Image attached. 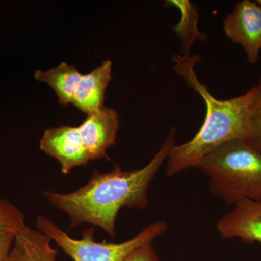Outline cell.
<instances>
[{
    "instance_id": "6",
    "label": "cell",
    "mask_w": 261,
    "mask_h": 261,
    "mask_svg": "<svg viewBox=\"0 0 261 261\" xmlns=\"http://www.w3.org/2000/svg\"><path fill=\"white\" fill-rule=\"evenodd\" d=\"M44 153L59 162L61 172L67 175L73 168L91 161L78 127L62 126L44 130L40 142Z\"/></svg>"
},
{
    "instance_id": "10",
    "label": "cell",
    "mask_w": 261,
    "mask_h": 261,
    "mask_svg": "<svg viewBox=\"0 0 261 261\" xmlns=\"http://www.w3.org/2000/svg\"><path fill=\"white\" fill-rule=\"evenodd\" d=\"M45 234L25 226L16 235L6 261H58V250Z\"/></svg>"
},
{
    "instance_id": "13",
    "label": "cell",
    "mask_w": 261,
    "mask_h": 261,
    "mask_svg": "<svg viewBox=\"0 0 261 261\" xmlns=\"http://www.w3.org/2000/svg\"><path fill=\"white\" fill-rule=\"evenodd\" d=\"M25 227L23 213L9 201L0 200V234L16 235Z\"/></svg>"
},
{
    "instance_id": "2",
    "label": "cell",
    "mask_w": 261,
    "mask_h": 261,
    "mask_svg": "<svg viewBox=\"0 0 261 261\" xmlns=\"http://www.w3.org/2000/svg\"><path fill=\"white\" fill-rule=\"evenodd\" d=\"M200 56L173 57L175 71L181 75L205 101V118L193 138L175 145L167 159L166 175L171 177L191 168H198L206 155L229 141L246 140L250 134V117L257 94V85L246 93L227 100H219L201 83L195 71Z\"/></svg>"
},
{
    "instance_id": "9",
    "label": "cell",
    "mask_w": 261,
    "mask_h": 261,
    "mask_svg": "<svg viewBox=\"0 0 261 261\" xmlns=\"http://www.w3.org/2000/svg\"><path fill=\"white\" fill-rule=\"evenodd\" d=\"M112 75V62L106 61L88 74L83 75L73 104L86 114L96 112L104 106L105 93Z\"/></svg>"
},
{
    "instance_id": "8",
    "label": "cell",
    "mask_w": 261,
    "mask_h": 261,
    "mask_svg": "<svg viewBox=\"0 0 261 261\" xmlns=\"http://www.w3.org/2000/svg\"><path fill=\"white\" fill-rule=\"evenodd\" d=\"M119 121L116 110L103 106L87 115L79 126L91 161L106 157V151L116 144Z\"/></svg>"
},
{
    "instance_id": "4",
    "label": "cell",
    "mask_w": 261,
    "mask_h": 261,
    "mask_svg": "<svg viewBox=\"0 0 261 261\" xmlns=\"http://www.w3.org/2000/svg\"><path fill=\"white\" fill-rule=\"evenodd\" d=\"M166 221L148 225L133 238L122 243H107L94 240V228L84 231L82 238L74 239L45 216L37 218V230L56 242L73 261H123L134 249L152 241L168 229Z\"/></svg>"
},
{
    "instance_id": "11",
    "label": "cell",
    "mask_w": 261,
    "mask_h": 261,
    "mask_svg": "<svg viewBox=\"0 0 261 261\" xmlns=\"http://www.w3.org/2000/svg\"><path fill=\"white\" fill-rule=\"evenodd\" d=\"M35 78L40 82L49 84L56 92L60 104L73 103L75 94L83 75L73 65L62 62L56 68L47 71L38 70L35 72Z\"/></svg>"
},
{
    "instance_id": "1",
    "label": "cell",
    "mask_w": 261,
    "mask_h": 261,
    "mask_svg": "<svg viewBox=\"0 0 261 261\" xmlns=\"http://www.w3.org/2000/svg\"><path fill=\"white\" fill-rule=\"evenodd\" d=\"M175 142L176 129L171 128L158 152L143 168L123 171L116 165L109 172L95 170L89 181L75 191L61 193L46 190L44 197L51 206L67 214L70 228L88 223L115 238L117 216L121 209H145L148 205L149 187L161 165L167 161Z\"/></svg>"
},
{
    "instance_id": "12",
    "label": "cell",
    "mask_w": 261,
    "mask_h": 261,
    "mask_svg": "<svg viewBox=\"0 0 261 261\" xmlns=\"http://www.w3.org/2000/svg\"><path fill=\"white\" fill-rule=\"evenodd\" d=\"M166 6L173 7L179 10L181 18L172 29L181 40V56H190L192 45L197 40L206 41L207 37L198 28L199 14L195 5L189 0H169Z\"/></svg>"
},
{
    "instance_id": "5",
    "label": "cell",
    "mask_w": 261,
    "mask_h": 261,
    "mask_svg": "<svg viewBox=\"0 0 261 261\" xmlns=\"http://www.w3.org/2000/svg\"><path fill=\"white\" fill-rule=\"evenodd\" d=\"M223 25L231 42L243 47L248 63H256L261 50V8L256 2L243 0L237 3Z\"/></svg>"
},
{
    "instance_id": "7",
    "label": "cell",
    "mask_w": 261,
    "mask_h": 261,
    "mask_svg": "<svg viewBox=\"0 0 261 261\" xmlns=\"http://www.w3.org/2000/svg\"><path fill=\"white\" fill-rule=\"evenodd\" d=\"M216 229L223 238L261 244V200H245L234 204L220 218Z\"/></svg>"
},
{
    "instance_id": "17",
    "label": "cell",
    "mask_w": 261,
    "mask_h": 261,
    "mask_svg": "<svg viewBox=\"0 0 261 261\" xmlns=\"http://www.w3.org/2000/svg\"><path fill=\"white\" fill-rule=\"evenodd\" d=\"M256 3H257V5H258L259 6H260L261 8V0H257V1H256Z\"/></svg>"
},
{
    "instance_id": "3",
    "label": "cell",
    "mask_w": 261,
    "mask_h": 261,
    "mask_svg": "<svg viewBox=\"0 0 261 261\" xmlns=\"http://www.w3.org/2000/svg\"><path fill=\"white\" fill-rule=\"evenodd\" d=\"M209 189L228 205L261 200V152L245 140L229 141L206 155L200 166Z\"/></svg>"
},
{
    "instance_id": "16",
    "label": "cell",
    "mask_w": 261,
    "mask_h": 261,
    "mask_svg": "<svg viewBox=\"0 0 261 261\" xmlns=\"http://www.w3.org/2000/svg\"><path fill=\"white\" fill-rule=\"evenodd\" d=\"M15 238L13 233L0 234V261H6L9 256Z\"/></svg>"
},
{
    "instance_id": "14",
    "label": "cell",
    "mask_w": 261,
    "mask_h": 261,
    "mask_svg": "<svg viewBox=\"0 0 261 261\" xmlns=\"http://www.w3.org/2000/svg\"><path fill=\"white\" fill-rule=\"evenodd\" d=\"M256 85V97L254 101L250 117V134L245 140L261 152V78Z\"/></svg>"
},
{
    "instance_id": "15",
    "label": "cell",
    "mask_w": 261,
    "mask_h": 261,
    "mask_svg": "<svg viewBox=\"0 0 261 261\" xmlns=\"http://www.w3.org/2000/svg\"><path fill=\"white\" fill-rule=\"evenodd\" d=\"M152 243H147L134 249L123 261H160Z\"/></svg>"
}]
</instances>
